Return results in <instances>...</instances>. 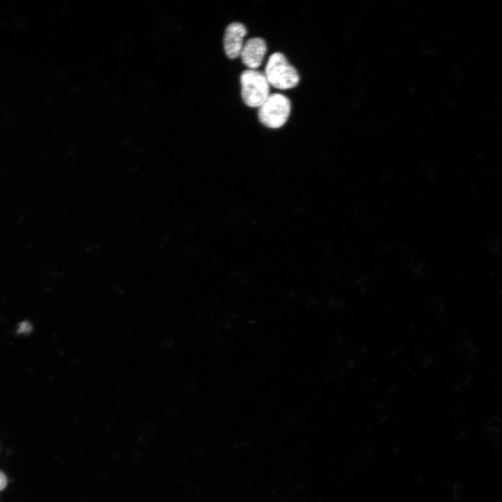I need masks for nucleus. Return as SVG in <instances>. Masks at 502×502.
Wrapping results in <instances>:
<instances>
[{
  "instance_id": "obj_3",
  "label": "nucleus",
  "mask_w": 502,
  "mask_h": 502,
  "mask_svg": "<svg viewBox=\"0 0 502 502\" xmlns=\"http://www.w3.org/2000/svg\"><path fill=\"white\" fill-rule=\"evenodd\" d=\"M291 111V103L281 93L269 95L259 107L258 116L260 122L270 128H279L287 121Z\"/></svg>"
},
{
  "instance_id": "obj_4",
  "label": "nucleus",
  "mask_w": 502,
  "mask_h": 502,
  "mask_svg": "<svg viewBox=\"0 0 502 502\" xmlns=\"http://www.w3.org/2000/svg\"><path fill=\"white\" fill-rule=\"evenodd\" d=\"M245 26L237 22L229 24L224 35V49L228 58L234 59L241 55L243 49V38L246 35Z\"/></svg>"
},
{
  "instance_id": "obj_2",
  "label": "nucleus",
  "mask_w": 502,
  "mask_h": 502,
  "mask_svg": "<svg viewBox=\"0 0 502 502\" xmlns=\"http://www.w3.org/2000/svg\"><path fill=\"white\" fill-rule=\"evenodd\" d=\"M241 96L245 105L259 107L269 96V83L265 74L252 69L244 70L240 77Z\"/></svg>"
},
{
  "instance_id": "obj_1",
  "label": "nucleus",
  "mask_w": 502,
  "mask_h": 502,
  "mask_svg": "<svg viewBox=\"0 0 502 502\" xmlns=\"http://www.w3.org/2000/svg\"><path fill=\"white\" fill-rule=\"evenodd\" d=\"M264 74L269 84L279 89L294 88L299 82L296 70L280 52H275L270 56Z\"/></svg>"
},
{
  "instance_id": "obj_5",
  "label": "nucleus",
  "mask_w": 502,
  "mask_h": 502,
  "mask_svg": "<svg viewBox=\"0 0 502 502\" xmlns=\"http://www.w3.org/2000/svg\"><path fill=\"white\" fill-rule=\"evenodd\" d=\"M266 44L261 38H252L247 40L241 52L243 63L250 69L259 67L266 52Z\"/></svg>"
},
{
  "instance_id": "obj_6",
  "label": "nucleus",
  "mask_w": 502,
  "mask_h": 502,
  "mask_svg": "<svg viewBox=\"0 0 502 502\" xmlns=\"http://www.w3.org/2000/svg\"><path fill=\"white\" fill-rule=\"evenodd\" d=\"M31 330V326L28 321H23L18 328V333H29Z\"/></svg>"
},
{
  "instance_id": "obj_7",
  "label": "nucleus",
  "mask_w": 502,
  "mask_h": 502,
  "mask_svg": "<svg viewBox=\"0 0 502 502\" xmlns=\"http://www.w3.org/2000/svg\"><path fill=\"white\" fill-rule=\"evenodd\" d=\"M7 485V478L5 474L0 471V491L3 490Z\"/></svg>"
}]
</instances>
